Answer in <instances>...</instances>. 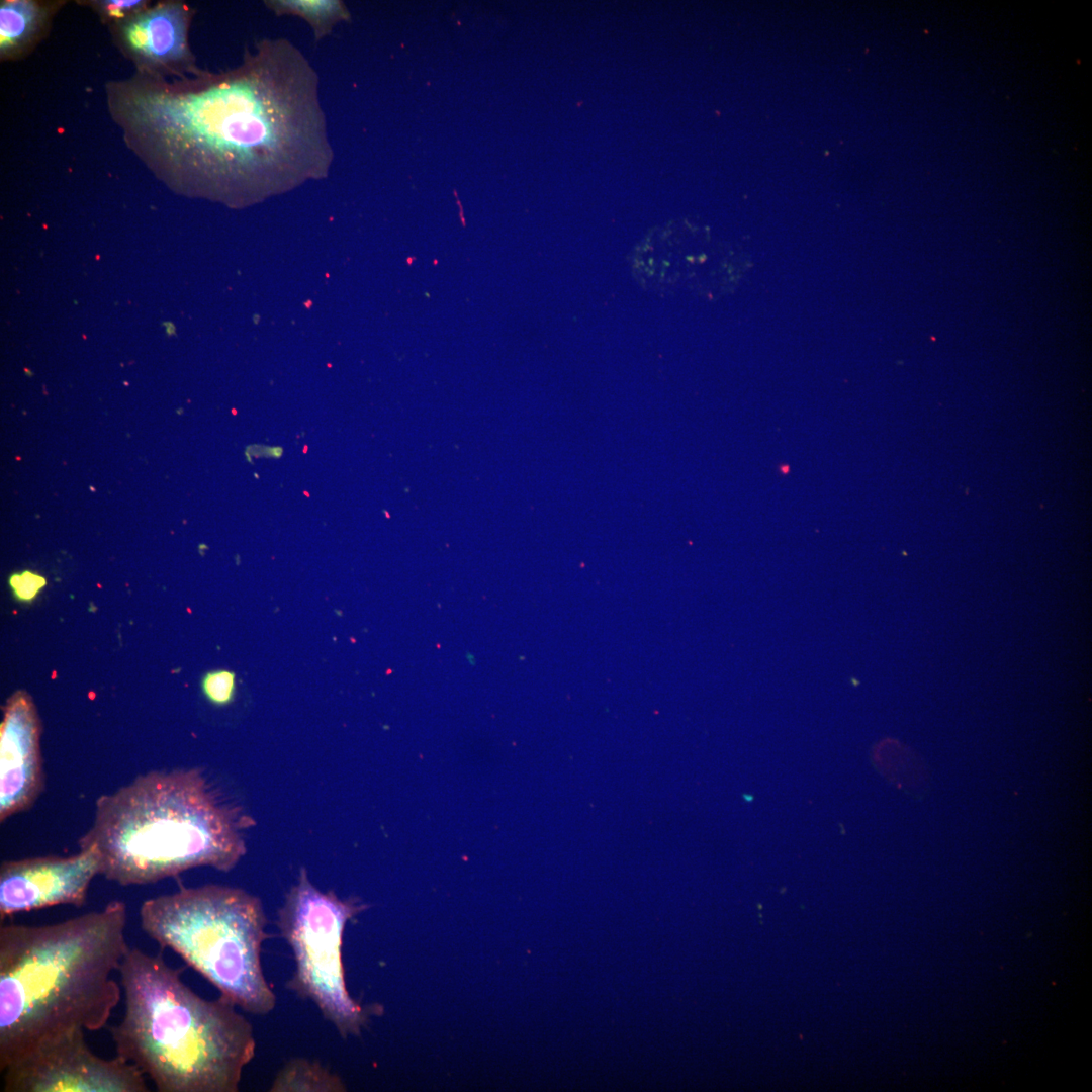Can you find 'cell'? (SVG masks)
I'll list each match as a JSON object with an SVG mask.
<instances>
[{
	"label": "cell",
	"instance_id": "10",
	"mask_svg": "<svg viewBox=\"0 0 1092 1092\" xmlns=\"http://www.w3.org/2000/svg\"><path fill=\"white\" fill-rule=\"evenodd\" d=\"M192 12L181 2L160 4L125 19L120 36L126 50L145 65L166 68L179 75H197L188 43Z\"/></svg>",
	"mask_w": 1092,
	"mask_h": 1092
},
{
	"label": "cell",
	"instance_id": "12",
	"mask_svg": "<svg viewBox=\"0 0 1092 1092\" xmlns=\"http://www.w3.org/2000/svg\"><path fill=\"white\" fill-rule=\"evenodd\" d=\"M341 1080L316 1063L294 1059L276 1076L270 1091H343Z\"/></svg>",
	"mask_w": 1092,
	"mask_h": 1092
},
{
	"label": "cell",
	"instance_id": "14",
	"mask_svg": "<svg viewBox=\"0 0 1092 1092\" xmlns=\"http://www.w3.org/2000/svg\"><path fill=\"white\" fill-rule=\"evenodd\" d=\"M202 691L205 697L213 704L224 706L230 704L236 692V676L230 670H215L206 673L202 679Z\"/></svg>",
	"mask_w": 1092,
	"mask_h": 1092
},
{
	"label": "cell",
	"instance_id": "16",
	"mask_svg": "<svg viewBox=\"0 0 1092 1092\" xmlns=\"http://www.w3.org/2000/svg\"><path fill=\"white\" fill-rule=\"evenodd\" d=\"M100 6L109 17L128 18L144 6L141 0H106L100 2Z\"/></svg>",
	"mask_w": 1092,
	"mask_h": 1092
},
{
	"label": "cell",
	"instance_id": "13",
	"mask_svg": "<svg viewBox=\"0 0 1092 1092\" xmlns=\"http://www.w3.org/2000/svg\"><path fill=\"white\" fill-rule=\"evenodd\" d=\"M40 11L31 1H5L0 6V51L7 54L24 44L36 31Z\"/></svg>",
	"mask_w": 1092,
	"mask_h": 1092
},
{
	"label": "cell",
	"instance_id": "3",
	"mask_svg": "<svg viewBox=\"0 0 1092 1092\" xmlns=\"http://www.w3.org/2000/svg\"><path fill=\"white\" fill-rule=\"evenodd\" d=\"M253 824L199 768L151 770L98 797L78 845L97 849L107 880L147 885L198 867L231 871Z\"/></svg>",
	"mask_w": 1092,
	"mask_h": 1092
},
{
	"label": "cell",
	"instance_id": "8",
	"mask_svg": "<svg viewBox=\"0 0 1092 1092\" xmlns=\"http://www.w3.org/2000/svg\"><path fill=\"white\" fill-rule=\"evenodd\" d=\"M70 856L6 859L0 864V919L58 905L81 907L93 879L100 875L94 846Z\"/></svg>",
	"mask_w": 1092,
	"mask_h": 1092
},
{
	"label": "cell",
	"instance_id": "2",
	"mask_svg": "<svg viewBox=\"0 0 1092 1092\" xmlns=\"http://www.w3.org/2000/svg\"><path fill=\"white\" fill-rule=\"evenodd\" d=\"M127 909L0 927V1071L41 1039L103 1028L121 999L112 978L129 949Z\"/></svg>",
	"mask_w": 1092,
	"mask_h": 1092
},
{
	"label": "cell",
	"instance_id": "7",
	"mask_svg": "<svg viewBox=\"0 0 1092 1092\" xmlns=\"http://www.w3.org/2000/svg\"><path fill=\"white\" fill-rule=\"evenodd\" d=\"M4 1092H148L146 1076L120 1056L103 1059L74 1028L39 1040L2 1071Z\"/></svg>",
	"mask_w": 1092,
	"mask_h": 1092
},
{
	"label": "cell",
	"instance_id": "11",
	"mask_svg": "<svg viewBox=\"0 0 1092 1092\" xmlns=\"http://www.w3.org/2000/svg\"><path fill=\"white\" fill-rule=\"evenodd\" d=\"M264 5L276 16L303 19L315 43L330 35L338 23L351 21L350 11L341 0H265Z\"/></svg>",
	"mask_w": 1092,
	"mask_h": 1092
},
{
	"label": "cell",
	"instance_id": "5",
	"mask_svg": "<svg viewBox=\"0 0 1092 1092\" xmlns=\"http://www.w3.org/2000/svg\"><path fill=\"white\" fill-rule=\"evenodd\" d=\"M267 917L260 899L243 889L207 884L150 898L140 908L142 930L179 954L244 1010L270 1013L276 996L261 964Z\"/></svg>",
	"mask_w": 1092,
	"mask_h": 1092
},
{
	"label": "cell",
	"instance_id": "9",
	"mask_svg": "<svg viewBox=\"0 0 1092 1092\" xmlns=\"http://www.w3.org/2000/svg\"><path fill=\"white\" fill-rule=\"evenodd\" d=\"M40 722L30 696L6 702L0 728V821L28 811L44 789Z\"/></svg>",
	"mask_w": 1092,
	"mask_h": 1092
},
{
	"label": "cell",
	"instance_id": "15",
	"mask_svg": "<svg viewBox=\"0 0 1092 1092\" xmlns=\"http://www.w3.org/2000/svg\"><path fill=\"white\" fill-rule=\"evenodd\" d=\"M46 584L47 580L43 576L29 570L13 573L9 577L13 596L20 602H30L35 599Z\"/></svg>",
	"mask_w": 1092,
	"mask_h": 1092
},
{
	"label": "cell",
	"instance_id": "1",
	"mask_svg": "<svg viewBox=\"0 0 1092 1092\" xmlns=\"http://www.w3.org/2000/svg\"><path fill=\"white\" fill-rule=\"evenodd\" d=\"M111 105L144 156L201 189L257 196L323 177L334 159L320 76L286 37L258 39L219 74L118 84Z\"/></svg>",
	"mask_w": 1092,
	"mask_h": 1092
},
{
	"label": "cell",
	"instance_id": "4",
	"mask_svg": "<svg viewBox=\"0 0 1092 1092\" xmlns=\"http://www.w3.org/2000/svg\"><path fill=\"white\" fill-rule=\"evenodd\" d=\"M181 971L129 947L118 970L124 1014L110 1027L116 1055L159 1092H236L255 1057L253 1027L226 998L196 994Z\"/></svg>",
	"mask_w": 1092,
	"mask_h": 1092
},
{
	"label": "cell",
	"instance_id": "6",
	"mask_svg": "<svg viewBox=\"0 0 1092 1092\" xmlns=\"http://www.w3.org/2000/svg\"><path fill=\"white\" fill-rule=\"evenodd\" d=\"M367 907L318 890L302 868L278 911V929L295 962L287 988L312 1001L343 1037L358 1034L369 1015L349 995L342 961L346 923Z\"/></svg>",
	"mask_w": 1092,
	"mask_h": 1092
}]
</instances>
